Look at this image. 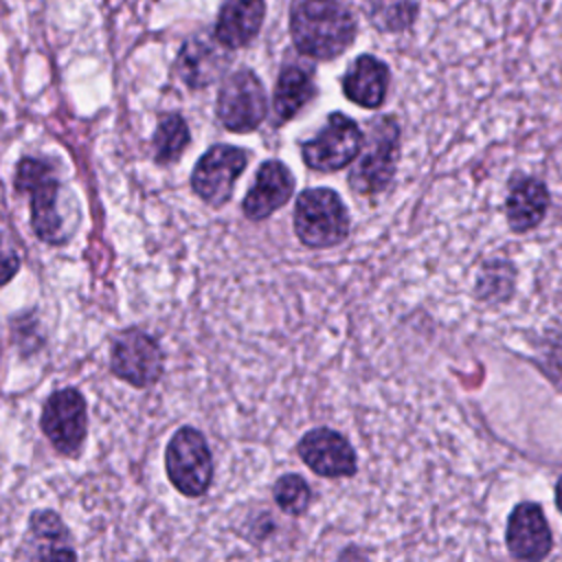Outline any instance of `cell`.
<instances>
[{"label": "cell", "mask_w": 562, "mask_h": 562, "mask_svg": "<svg viewBox=\"0 0 562 562\" xmlns=\"http://www.w3.org/2000/svg\"><path fill=\"white\" fill-rule=\"evenodd\" d=\"M215 112L231 132L246 134L257 130L268 114V97L261 79L250 68L231 72L220 86Z\"/></svg>", "instance_id": "8992f818"}, {"label": "cell", "mask_w": 562, "mask_h": 562, "mask_svg": "<svg viewBox=\"0 0 562 562\" xmlns=\"http://www.w3.org/2000/svg\"><path fill=\"white\" fill-rule=\"evenodd\" d=\"M316 94V81H314V68L307 64H301L296 59H290L281 66L272 110L279 123H285L294 119Z\"/></svg>", "instance_id": "ac0fdd59"}, {"label": "cell", "mask_w": 562, "mask_h": 562, "mask_svg": "<svg viewBox=\"0 0 562 562\" xmlns=\"http://www.w3.org/2000/svg\"><path fill=\"white\" fill-rule=\"evenodd\" d=\"M248 156L241 147L213 145L193 167L191 187L211 206L228 202L237 178L244 173Z\"/></svg>", "instance_id": "30bf717a"}, {"label": "cell", "mask_w": 562, "mask_h": 562, "mask_svg": "<svg viewBox=\"0 0 562 562\" xmlns=\"http://www.w3.org/2000/svg\"><path fill=\"white\" fill-rule=\"evenodd\" d=\"M400 160V123L395 116H375L369 123V134L360 158L349 171V187L360 195H375L384 191L397 169Z\"/></svg>", "instance_id": "3957f363"}, {"label": "cell", "mask_w": 562, "mask_h": 562, "mask_svg": "<svg viewBox=\"0 0 562 562\" xmlns=\"http://www.w3.org/2000/svg\"><path fill=\"white\" fill-rule=\"evenodd\" d=\"M303 463L321 476H351L358 470L351 443L331 428H314L299 441Z\"/></svg>", "instance_id": "4fadbf2b"}, {"label": "cell", "mask_w": 562, "mask_h": 562, "mask_svg": "<svg viewBox=\"0 0 562 562\" xmlns=\"http://www.w3.org/2000/svg\"><path fill=\"white\" fill-rule=\"evenodd\" d=\"M505 544L516 560H542L551 553L553 536L538 503L525 501L512 509L505 529Z\"/></svg>", "instance_id": "8fae6325"}, {"label": "cell", "mask_w": 562, "mask_h": 562, "mask_svg": "<svg viewBox=\"0 0 562 562\" xmlns=\"http://www.w3.org/2000/svg\"><path fill=\"white\" fill-rule=\"evenodd\" d=\"M266 20V0H222L213 35L226 48L248 46Z\"/></svg>", "instance_id": "2e32d148"}, {"label": "cell", "mask_w": 562, "mask_h": 562, "mask_svg": "<svg viewBox=\"0 0 562 562\" xmlns=\"http://www.w3.org/2000/svg\"><path fill=\"white\" fill-rule=\"evenodd\" d=\"M18 268H20V259H18L15 250L11 246H7L0 235V285L11 281L18 272Z\"/></svg>", "instance_id": "603a6c76"}, {"label": "cell", "mask_w": 562, "mask_h": 562, "mask_svg": "<svg viewBox=\"0 0 562 562\" xmlns=\"http://www.w3.org/2000/svg\"><path fill=\"white\" fill-rule=\"evenodd\" d=\"M294 191V176L281 160H266L257 169L255 182L244 198V213L248 220H266L281 209Z\"/></svg>", "instance_id": "5bb4252c"}, {"label": "cell", "mask_w": 562, "mask_h": 562, "mask_svg": "<svg viewBox=\"0 0 562 562\" xmlns=\"http://www.w3.org/2000/svg\"><path fill=\"white\" fill-rule=\"evenodd\" d=\"M15 191L31 198V226L35 235L53 246L66 244L70 228L59 215L61 182L50 160L24 156L15 167Z\"/></svg>", "instance_id": "7a4b0ae2"}, {"label": "cell", "mask_w": 562, "mask_h": 562, "mask_svg": "<svg viewBox=\"0 0 562 562\" xmlns=\"http://www.w3.org/2000/svg\"><path fill=\"white\" fill-rule=\"evenodd\" d=\"M31 536H29V544L35 547V551H31V558H75V551L66 547V529L61 525V520L53 514V512H35L31 516Z\"/></svg>", "instance_id": "ffe728a7"}, {"label": "cell", "mask_w": 562, "mask_h": 562, "mask_svg": "<svg viewBox=\"0 0 562 562\" xmlns=\"http://www.w3.org/2000/svg\"><path fill=\"white\" fill-rule=\"evenodd\" d=\"M342 92L345 97L367 110H378L389 92L391 70L386 61L371 53L358 55L342 75Z\"/></svg>", "instance_id": "9a60e30c"}, {"label": "cell", "mask_w": 562, "mask_h": 562, "mask_svg": "<svg viewBox=\"0 0 562 562\" xmlns=\"http://www.w3.org/2000/svg\"><path fill=\"white\" fill-rule=\"evenodd\" d=\"M165 356L160 345L140 329H125L112 340V373L136 389L154 384L162 375Z\"/></svg>", "instance_id": "9c48e42d"}, {"label": "cell", "mask_w": 562, "mask_h": 562, "mask_svg": "<svg viewBox=\"0 0 562 562\" xmlns=\"http://www.w3.org/2000/svg\"><path fill=\"white\" fill-rule=\"evenodd\" d=\"M362 145L360 125L342 112H331L325 125L301 145V156L314 171H338L358 158Z\"/></svg>", "instance_id": "52a82bcc"}, {"label": "cell", "mask_w": 562, "mask_h": 562, "mask_svg": "<svg viewBox=\"0 0 562 562\" xmlns=\"http://www.w3.org/2000/svg\"><path fill=\"white\" fill-rule=\"evenodd\" d=\"M274 501L285 514L301 516L307 512V507L312 503V490L303 476L283 474L274 483Z\"/></svg>", "instance_id": "7402d4cb"}, {"label": "cell", "mask_w": 562, "mask_h": 562, "mask_svg": "<svg viewBox=\"0 0 562 562\" xmlns=\"http://www.w3.org/2000/svg\"><path fill=\"white\" fill-rule=\"evenodd\" d=\"M189 138H191L189 125L180 114H176V112L162 114L160 121H158V127L154 132V156H156V160L160 165L178 160L180 154L187 149Z\"/></svg>", "instance_id": "44dd1931"}, {"label": "cell", "mask_w": 562, "mask_h": 562, "mask_svg": "<svg viewBox=\"0 0 562 562\" xmlns=\"http://www.w3.org/2000/svg\"><path fill=\"white\" fill-rule=\"evenodd\" d=\"M165 468L169 481L180 494H204L213 479V459L204 435L191 426L178 428L167 443Z\"/></svg>", "instance_id": "5b68a950"}, {"label": "cell", "mask_w": 562, "mask_h": 562, "mask_svg": "<svg viewBox=\"0 0 562 562\" xmlns=\"http://www.w3.org/2000/svg\"><path fill=\"white\" fill-rule=\"evenodd\" d=\"M555 507L562 514V476L555 481Z\"/></svg>", "instance_id": "cb8c5ba5"}, {"label": "cell", "mask_w": 562, "mask_h": 562, "mask_svg": "<svg viewBox=\"0 0 562 562\" xmlns=\"http://www.w3.org/2000/svg\"><path fill=\"white\" fill-rule=\"evenodd\" d=\"M228 50L215 35L195 33L180 46L176 70L189 88H206L226 70Z\"/></svg>", "instance_id": "7c38bea8"}, {"label": "cell", "mask_w": 562, "mask_h": 562, "mask_svg": "<svg viewBox=\"0 0 562 562\" xmlns=\"http://www.w3.org/2000/svg\"><path fill=\"white\" fill-rule=\"evenodd\" d=\"M294 231L303 246L331 248L349 235V213L334 189H305L294 204Z\"/></svg>", "instance_id": "277c9868"}, {"label": "cell", "mask_w": 562, "mask_h": 562, "mask_svg": "<svg viewBox=\"0 0 562 562\" xmlns=\"http://www.w3.org/2000/svg\"><path fill=\"white\" fill-rule=\"evenodd\" d=\"M356 35V15L342 0H296L290 9V37L303 57L336 59Z\"/></svg>", "instance_id": "6da1fadb"}, {"label": "cell", "mask_w": 562, "mask_h": 562, "mask_svg": "<svg viewBox=\"0 0 562 562\" xmlns=\"http://www.w3.org/2000/svg\"><path fill=\"white\" fill-rule=\"evenodd\" d=\"M369 24L380 33H404L419 15L417 0H360Z\"/></svg>", "instance_id": "d6986e66"}, {"label": "cell", "mask_w": 562, "mask_h": 562, "mask_svg": "<svg viewBox=\"0 0 562 562\" xmlns=\"http://www.w3.org/2000/svg\"><path fill=\"white\" fill-rule=\"evenodd\" d=\"M40 424L57 452L75 457L81 450L88 430L83 395L77 389L55 391L44 402Z\"/></svg>", "instance_id": "ba28073f"}, {"label": "cell", "mask_w": 562, "mask_h": 562, "mask_svg": "<svg viewBox=\"0 0 562 562\" xmlns=\"http://www.w3.org/2000/svg\"><path fill=\"white\" fill-rule=\"evenodd\" d=\"M549 209V189L542 180L531 176L514 178L505 200L507 224L514 233L536 228Z\"/></svg>", "instance_id": "e0dca14e"}]
</instances>
